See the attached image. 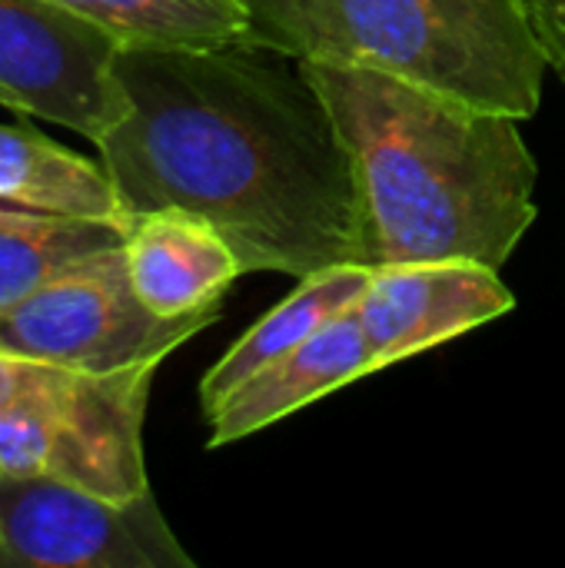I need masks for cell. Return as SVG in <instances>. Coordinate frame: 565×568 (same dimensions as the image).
Returning a JSON list of instances; mask_svg holds the SVG:
<instances>
[{"label":"cell","mask_w":565,"mask_h":568,"mask_svg":"<svg viewBox=\"0 0 565 568\" xmlns=\"http://www.w3.org/2000/svg\"><path fill=\"white\" fill-rule=\"evenodd\" d=\"M123 47H230L246 37V0H57Z\"/></svg>","instance_id":"5bb4252c"},{"label":"cell","mask_w":565,"mask_h":568,"mask_svg":"<svg viewBox=\"0 0 565 568\" xmlns=\"http://www.w3.org/2000/svg\"><path fill=\"white\" fill-rule=\"evenodd\" d=\"M160 363L83 373L33 363L27 386L0 406V473L53 476L107 499L150 493L143 419Z\"/></svg>","instance_id":"277c9868"},{"label":"cell","mask_w":565,"mask_h":568,"mask_svg":"<svg viewBox=\"0 0 565 568\" xmlns=\"http://www.w3.org/2000/svg\"><path fill=\"white\" fill-rule=\"evenodd\" d=\"M376 369L380 366L370 353L363 326L356 313L346 310L326 326H320L293 353L280 356L250 383H243L226 403H220L206 416L210 449L240 443Z\"/></svg>","instance_id":"30bf717a"},{"label":"cell","mask_w":565,"mask_h":568,"mask_svg":"<svg viewBox=\"0 0 565 568\" xmlns=\"http://www.w3.org/2000/svg\"><path fill=\"white\" fill-rule=\"evenodd\" d=\"M153 493L107 499L53 476L0 473V568H193Z\"/></svg>","instance_id":"8992f818"},{"label":"cell","mask_w":565,"mask_h":568,"mask_svg":"<svg viewBox=\"0 0 565 568\" xmlns=\"http://www.w3.org/2000/svg\"><path fill=\"white\" fill-rule=\"evenodd\" d=\"M273 50L123 47L130 113L97 143L130 216L190 210L243 273L363 263L366 216L353 153L310 77Z\"/></svg>","instance_id":"6da1fadb"},{"label":"cell","mask_w":565,"mask_h":568,"mask_svg":"<svg viewBox=\"0 0 565 568\" xmlns=\"http://www.w3.org/2000/svg\"><path fill=\"white\" fill-rule=\"evenodd\" d=\"M0 200L37 213L130 223L103 163L30 126L0 123Z\"/></svg>","instance_id":"7c38bea8"},{"label":"cell","mask_w":565,"mask_h":568,"mask_svg":"<svg viewBox=\"0 0 565 568\" xmlns=\"http://www.w3.org/2000/svg\"><path fill=\"white\" fill-rule=\"evenodd\" d=\"M370 276H373V266L346 263V266H330V270L296 280V290L283 303H276L263 320H256L206 369V376L200 379L203 416H210L220 403H226L243 383H250L270 363H276L280 356L293 353L300 343H306L333 316L353 310Z\"/></svg>","instance_id":"8fae6325"},{"label":"cell","mask_w":565,"mask_h":568,"mask_svg":"<svg viewBox=\"0 0 565 568\" xmlns=\"http://www.w3.org/2000/svg\"><path fill=\"white\" fill-rule=\"evenodd\" d=\"M246 47L380 70L513 120L549 70L523 0H246Z\"/></svg>","instance_id":"3957f363"},{"label":"cell","mask_w":565,"mask_h":568,"mask_svg":"<svg viewBox=\"0 0 565 568\" xmlns=\"http://www.w3.org/2000/svg\"><path fill=\"white\" fill-rule=\"evenodd\" d=\"M123 43L57 0H0V106L100 143L127 113Z\"/></svg>","instance_id":"52a82bcc"},{"label":"cell","mask_w":565,"mask_h":568,"mask_svg":"<svg viewBox=\"0 0 565 568\" xmlns=\"http://www.w3.org/2000/svg\"><path fill=\"white\" fill-rule=\"evenodd\" d=\"M356 163L366 266L503 270L539 216L519 120L380 70L300 63Z\"/></svg>","instance_id":"7a4b0ae2"},{"label":"cell","mask_w":565,"mask_h":568,"mask_svg":"<svg viewBox=\"0 0 565 568\" xmlns=\"http://www.w3.org/2000/svg\"><path fill=\"white\" fill-rule=\"evenodd\" d=\"M523 7L549 70L565 80V0H523Z\"/></svg>","instance_id":"9a60e30c"},{"label":"cell","mask_w":565,"mask_h":568,"mask_svg":"<svg viewBox=\"0 0 565 568\" xmlns=\"http://www.w3.org/2000/svg\"><path fill=\"white\" fill-rule=\"evenodd\" d=\"M216 320L220 310L180 320L153 313L130 283L120 243L70 263L0 313V349L67 369L117 373L140 363H163Z\"/></svg>","instance_id":"5b68a950"},{"label":"cell","mask_w":565,"mask_h":568,"mask_svg":"<svg viewBox=\"0 0 565 568\" xmlns=\"http://www.w3.org/2000/svg\"><path fill=\"white\" fill-rule=\"evenodd\" d=\"M33 373V359H20L0 349V406H7L30 379Z\"/></svg>","instance_id":"2e32d148"},{"label":"cell","mask_w":565,"mask_h":568,"mask_svg":"<svg viewBox=\"0 0 565 568\" xmlns=\"http://www.w3.org/2000/svg\"><path fill=\"white\" fill-rule=\"evenodd\" d=\"M130 223L60 216L37 210H0V313L50 283L70 263L120 246Z\"/></svg>","instance_id":"4fadbf2b"},{"label":"cell","mask_w":565,"mask_h":568,"mask_svg":"<svg viewBox=\"0 0 565 568\" xmlns=\"http://www.w3.org/2000/svg\"><path fill=\"white\" fill-rule=\"evenodd\" d=\"M513 310L516 296L500 280V270L463 260L373 266L353 306L380 369L466 336Z\"/></svg>","instance_id":"ba28073f"},{"label":"cell","mask_w":565,"mask_h":568,"mask_svg":"<svg viewBox=\"0 0 565 568\" xmlns=\"http://www.w3.org/2000/svg\"><path fill=\"white\" fill-rule=\"evenodd\" d=\"M123 253L137 296L170 320L220 310L243 276L230 240L206 216L176 206L130 216Z\"/></svg>","instance_id":"9c48e42d"}]
</instances>
